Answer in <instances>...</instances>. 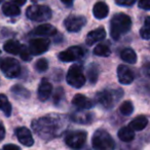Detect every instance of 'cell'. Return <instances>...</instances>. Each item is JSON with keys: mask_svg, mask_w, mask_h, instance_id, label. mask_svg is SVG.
Returning a JSON list of instances; mask_svg holds the SVG:
<instances>
[{"mask_svg": "<svg viewBox=\"0 0 150 150\" xmlns=\"http://www.w3.org/2000/svg\"><path fill=\"white\" fill-rule=\"evenodd\" d=\"M32 127L34 132L44 140H50L59 133V121L54 117L44 116L33 120Z\"/></svg>", "mask_w": 150, "mask_h": 150, "instance_id": "cell-1", "label": "cell"}, {"mask_svg": "<svg viewBox=\"0 0 150 150\" xmlns=\"http://www.w3.org/2000/svg\"><path fill=\"white\" fill-rule=\"evenodd\" d=\"M132 28V20L125 13H117L113 16L110 23V34L114 40H117L127 34Z\"/></svg>", "mask_w": 150, "mask_h": 150, "instance_id": "cell-2", "label": "cell"}, {"mask_svg": "<svg viewBox=\"0 0 150 150\" xmlns=\"http://www.w3.org/2000/svg\"><path fill=\"white\" fill-rule=\"evenodd\" d=\"M93 148L96 150H114L115 143L110 134L105 129H97L92 138Z\"/></svg>", "mask_w": 150, "mask_h": 150, "instance_id": "cell-3", "label": "cell"}, {"mask_svg": "<svg viewBox=\"0 0 150 150\" xmlns=\"http://www.w3.org/2000/svg\"><path fill=\"white\" fill-rule=\"evenodd\" d=\"M122 96V91L120 88H116L114 91L105 90L102 92H99L96 95V100L98 103H100L104 108L111 109L117 103V101Z\"/></svg>", "mask_w": 150, "mask_h": 150, "instance_id": "cell-4", "label": "cell"}, {"mask_svg": "<svg viewBox=\"0 0 150 150\" xmlns=\"http://www.w3.org/2000/svg\"><path fill=\"white\" fill-rule=\"evenodd\" d=\"M52 11L46 5H31L26 11L28 19L34 22L47 21L52 18Z\"/></svg>", "mask_w": 150, "mask_h": 150, "instance_id": "cell-5", "label": "cell"}, {"mask_svg": "<svg viewBox=\"0 0 150 150\" xmlns=\"http://www.w3.org/2000/svg\"><path fill=\"white\" fill-rule=\"evenodd\" d=\"M66 80L71 86L75 88H80L86 83V76H84L82 69L79 65H72L67 72Z\"/></svg>", "mask_w": 150, "mask_h": 150, "instance_id": "cell-6", "label": "cell"}, {"mask_svg": "<svg viewBox=\"0 0 150 150\" xmlns=\"http://www.w3.org/2000/svg\"><path fill=\"white\" fill-rule=\"evenodd\" d=\"M0 70L7 78H16L21 73V66L16 59L3 58L0 60Z\"/></svg>", "mask_w": 150, "mask_h": 150, "instance_id": "cell-7", "label": "cell"}, {"mask_svg": "<svg viewBox=\"0 0 150 150\" xmlns=\"http://www.w3.org/2000/svg\"><path fill=\"white\" fill-rule=\"evenodd\" d=\"M86 138H88L86 132L75 131L71 132L66 136L65 142H66L67 146H69L72 149H80L86 144Z\"/></svg>", "mask_w": 150, "mask_h": 150, "instance_id": "cell-8", "label": "cell"}, {"mask_svg": "<svg viewBox=\"0 0 150 150\" xmlns=\"http://www.w3.org/2000/svg\"><path fill=\"white\" fill-rule=\"evenodd\" d=\"M84 54V50L80 46H71L66 50H63L59 54V59L62 62H74L79 60Z\"/></svg>", "mask_w": 150, "mask_h": 150, "instance_id": "cell-9", "label": "cell"}, {"mask_svg": "<svg viewBox=\"0 0 150 150\" xmlns=\"http://www.w3.org/2000/svg\"><path fill=\"white\" fill-rule=\"evenodd\" d=\"M86 19L83 16H70L64 21V26L69 32H78L86 26Z\"/></svg>", "mask_w": 150, "mask_h": 150, "instance_id": "cell-10", "label": "cell"}, {"mask_svg": "<svg viewBox=\"0 0 150 150\" xmlns=\"http://www.w3.org/2000/svg\"><path fill=\"white\" fill-rule=\"evenodd\" d=\"M50 40L46 38H37V39L31 40L29 44V50L31 52L32 56H39L43 52H47L50 47Z\"/></svg>", "mask_w": 150, "mask_h": 150, "instance_id": "cell-11", "label": "cell"}, {"mask_svg": "<svg viewBox=\"0 0 150 150\" xmlns=\"http://www.w3.org/2000/svg\"><path fill=\"white\" fill-rule=\"evenodd\" d=\"M117 77L121 84H131L134 80V73L125 65H119L117 68Z\"/></svg>", "mask_w": 150, "mask_h": 150, "instance_id": "cell-12", "label": "cell"}, {"mask_svg": "<svg viewBox=\"0 0 150 150\" xmlns=\"http://www.w3.org/2000/svg\"><path fill=\"white\" fill-rule=\"evenodd\" d=\"M16 136L19 139V141L23 144L24 146L30 147L34 144V139L32 137V134L30 133V131L25 127H18L16 129Z\"/></svg>", "mask_w": 150, "mask_h": 150, "instance_id": "cell-13", "label": "cell"}, {"mask_svg": "<svg viewBox=\"0 0 150 150\" xmlns=\"http://www.w3.org/2000/svg\"><path fill=\"white\" fill-rule=\"evenodd\" d=\"M106 37V31H105L104 28L100 27L97 28V29L91 31L90 33L86 35V42L88 45H93V44L97 43V42L102 41L104 38Z\"/></svg>", "mask_w": 150, "mask_h": 150, "instance_id": "cell-14", "label": "cell"}, {"mask_svg": "<svg viewBox=\"0 0 150 150\" xmlns=\"http://www.w3.org/2000/svg\"><path fill=\"white\" fill-rule=\"evenodd\" d=\"M52 93V86L48 80L42 79L38 88L37 96L40 101H46Z\"/></svg>", "mask_w": 150, "mask_h": 150, "instance_id": "cell-15", "label": "cell"}, {"mask_svg": "<svg viewBox=\"0 0 150 150\" xmlns=\"http://www.w3.org/2000/svg\"><path fill=\"white\" fill-rule=\"evenodd\" d=\"M72 104L74 105L75 107H77L78 109H90L92 108L95 105V103L93 102L91 99H88V97L83 96L81 94H77L75 95L74 98L72 100Z\"/></svg>", "mask_w": 150, "mask_h": 150, "instance_id": "cell-16", "label": "cell"}, {"mask_svg": "<svg viewBox=\"0 0 150 150\" xmlns=\"http://www.w3.org/2000/svg\"><path fill=\"white\" fill-rule=\"evenodd\" d=\"M93 13H94L95 18L98 20H102L108 16L109 13V7L103 1H99L96 4L94 5V8H93Z\"/></svg>", "mask_w": 150, "mask_h": 150, "instance_id": "cell-17", "label": "cell"}, {"mask_svg": "<svg viewBox=\"0 0 150 150\" xmlns=\"http://www.w3.org/2000/svg\"><path fill=\"white\" fill-rule=\"evenodd\" d=\"M34 32L38 36H54L58 33L56 28L50 24H43L41 26H38Z\"/></svg>", "mask_w": 150, "mask_h": 150, "instance_id": "cell-18", "label": "cell"}, {"mask_svg": "<svg viewBox=\"0 0 150 150\" xmlns=\"http://www.w3.org/2000/svg\"><path fill=\"white\" fill-rule=\"evenodd\" d=\"M117 136L122 142H131L135 138V131L131 127H122L118 131Z\"/></svg>", "mask_w": 150, "mask_h": 150, "instance_id": "cell-19", "label": "cell"}, {"mask_svg": "<svg viewBox=\"0 0 150 150\" xmlns=\"http://www.w3.org/2000/svg\"><path fill=\"white\" fill-rule=\"evenodd\" d=\"M21 47H22V45L20 44V42L13 39H11V40H8V41H6L4 43V45H3V50L6 52L11 54H19L20 50H21Z\"/></svg>", "mask_w": 150, "mask_h": 150, "instance_id": "cell-20", "label": "cell"}, {"mask_svg": "<svg viewBox=\"0 0 150 150\" xmlns=\"http://www.w3.org/2000/svg\"><path fill=\"white\" fill-rule=\"evenodd\" d=\"M148 125V119L145 116H138L134 118L133 120L129 122V127L134 129V131H142Z\"/></svg>", "mask_w": 150, "mask_h": 150, "instance_id": "cell-21", "label": "cell"}, {"mask_svg": "<svg viewBox=\"0 0 150 150\" xmlns=\"http://www.w3.org/2000/svg\"><path fill=\"white\" fill-rule=\"evenodd\" d=\"M120 58L127 64H135L137 62V54L132 48H125L121 50Z\"/></svg>", "mask_w": 150, "mask_h": 150, "instance_id": "cell-22", "label": "cell"}, {"mask_svg": "<svg viewBox=\"0 0 150 150\" xmlns=\"http://www.w3.org/2000/svg\"><path fill=\"white\" fill-rule=\"evenodd\" d=\"M2 11L7 17H17V16H19L20 13H21V11H20L19 6L11 2L4 3L2 6Z\"/></svg>", "mask_w": 150, "mask_h": 150, "instance_id": "cell-23", "label": "cell"}, {"mask_svg": "<svg viewBox=\"0 0 150 150\" xmlns=\"http://www.w3.org/2000/svg\"><path fill=\"white\" fill-rule=\"evenodd\" d=\"M0 110L2 111L6 116H11V104L5 95L0 94Z\"/></svg>", "mask_w": 150, "mask_h": 150, "instance_id": "cell-24", "label": "cell"}, {"mask_svg": "<svg viewBox=\"0 0 150 150\" xmlns=\"http://www.w3.org/2000/svg\"><path fill=\"white\" fill-rule=\"evenodd\" d=\"M99 74H100V70H99L98 65L91 64L88 69V77L91 83H96L99 78Z\"/></svg>", "mask_w": 150, "mask_h": 150, "instance_id": "cell-25", "label": "cell"}, {"mask_svg": "<svg viewBox=\"0 0 150 150\" xmlns=\"http://www.w3.org/2000/svg\"><path fill=\"white\" fill-rule=\"evenodd\" d=\"M71 119L73 121L80 123H88L92 120V115L90 113H83V112H76L71 116Z\"/></svg>", "mask_w": 150, "mask_h": 150, "instance_id": "cell-26", "label": "cell"}, {"mask_svg": "<svg viewBox=\"0 0 150 150\" xmlns=\"http://www.w3.org/2000/svg\"><path fill=\"white\" fill-rule=\"evenodd\" d=\"M11 93L15 95L18 98H23V99H28L30 97V93L27 88H25L22 86H15L11 88Z\"/></svg>", "mask_w": 150, "mask_h": 150, "instance_id": "cell-27", "label": "cell"}, {"mask_svg": "<svg viewBox=\"0 0 150 150\" xmlns=\"http://www.w3.org/2000/svg\"><path fill=\"white\" fill-rule=\"evenodd\" d=\"M94 54H96V56H99V57H109L111 54V50H110V47H109L108 45L100 43L95 47Z\"/></svg>", "mask_w": 150, "mask_h": 150, "instance_id": "cell-28", "label": "cell"}, {"mask_svg": "<svg viewBox=\"0 0 150 150\" xmlns=\"http://www.w3.org/2000/svg\"><path fill=\"white\" fill-rule=\"evenodd\" d=\"M140 35L143 39H150V17L145 19L144 26L140 30Z\"/></svg>", "mask_w": 150, "mask_h": 150, "instance_id": "cell-29", "label": "cell"}, {"mask_svg": "<svg viewBox=\"0 0 150 150\" xmlns=\"http://www.w3.org/2000/svg\"><path fill=\"white\" fill-rule=\"evenodd\" d=\"M119 110L122 115H131L134 111L133 103L131 101H125L119 107Z\"/></svg>", "mask_w": 150, "mask_h": 150, "instance_id": "cell-30", "label": "cell"}, {"mask_svg": "<svg viewBox=\"0 0 150 150\" xmlns=\"http://www.w3.org/2000/svg\"><path fill=\"white\" fill-rule=\"evenodd\" d=\"M64 100V90L63 88H58L54 95V103L56 105H60Z\"/></svg>", "mask_w": 150, "mask_h": 150, "instance_id": "cell-31", "label": "cell"}, {"mask_svg": "<svg viewBox=\"0 0 150 150\" xmlns=\"http://www.w3.org/2000/svg\"><path fill=\"white\" fill-rule=\"evenodd\" d=\"M35 69L38 72H44L48 69V63L45 59H39L35 64Z\"/></svg>", "mask_w": 150, "mask_h": 150, "instance_id": "cell-32", "label": "cell"}, {"mask_svg": "<svg viewBox=\"0 0 150 150\" xmlns=\"http://www.w3.org/2000/svg\"><path fill=\"white\" fill-rule=\"evenodd\" d=\"M20 57L22 58V60L24 61H30L32 58V54L30 52V50L28 47H26L25 45H22L21 50H20Z\"/></svg>", "mask_w": 150, "mask_h": 150, "instance_id": "cell-33", "label": "cell"}, {"mask_svg": "<svg viewBox=\"0 0 150 150\" xmlns=\"http://www.w3.org/2000/svg\"><path fill=\"white\" fill-rule=\"evenodd\" d=\"M137 0H115V3L120 6H132Z\"/></svg>", "mask_w": 150, "mask_h": 150, "instance_id": "cell-34", "label": "cell"}, {"mask_svg": "<svg viewBox=\"0 0 150 150\" xmlns=\"http://www.w3.org/2000/svg\"><path fill=\"white\" fill-rule=\"evenodd\" d=\"M139 7L144 11H150V0H139Z\"/></svg>", "mask_w": 150, "mask_h": 150, "instance_id": "cell-35", "label": "cell"}, {"mask_svg": "<svg viewBox=\"0 0 150 150\" xmlns=\"http://www.w3.org/2000/svg\"><path fill=\"white\" fill-rule=\"evenodd\" d=\"M3 149L4 150H20V147L15 145V144H6V145H4Z\"/></svg>", "mask_w": 150, "mask_h": 150, "instance_id": "cell-36", "label": "cell"}, {"mask_svg": "<svg viewBox=\"0 0 150 150\" xmlns=\"http://www.w3.org/2000/svg\"><path fill=\"white\" fill-rule=\"evenodd\" d=\"M143 71L147 76H150V62H147L143 65Z\"/></svg>", "mask_w": 150, "mask_h": 150, "instance_id": "cell-37", "label": "cell"}, {"mask_svg": "<svg viewBox=\"0 0 150 150\" xmlns=\"http://www.w3.org/2000/svg\"><path fill=\"white\" fill-rule=\"evenodd\" d=\"M4 137H5V129L2 123H0V141L4 139Z\"/></svg>", "mask_w": 150, "mask_h": 150, "instance_id": "cell-38", "label": "cell"}, {"mask_svg": "<svg viewBox=\"0 0 150 150\" xmlns=\"http://www.w3.org/2000/svg\"><path fill=\"white\" fill-rule=\"evenodd\" d=\"M11 2L13 3V4L18 5V6H21V5H24L26 3V0H11Z\"/></svg>", "mask_w": 150, "mask_h": 150, "instance_id": "cell-39", "label": "cell"}, {"mask_svg": "<svg viewBox=\"0 0 150 150\" xmlns=\"http://www.w3.org/2000/svg\"><path fill=\"white\" fill-rule=\"evenodd\" d=\"M65 5H71L73 3V0H61Z\"/></svg>", "mask_w": 150, "mask_h": 150, "instance_id": "cell-40", "label": "cell"}, {"mask_svg": "<svg viewBox=\"0 0 150 150\" xmlns=\"http://www.w3.org/2000/svg\"><path fill=\"white\" fill-rule=\"evenodd\" d=\"M3 1H4V0H0V3H1V2H3Z\"/></svg>", "mask_w": 150, "mask_h": 150, "instance_id": "cell-41", "label": "cell"}]
</instances>
